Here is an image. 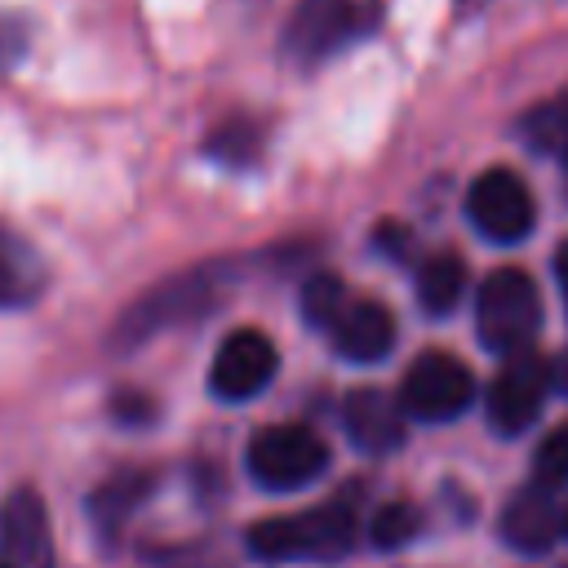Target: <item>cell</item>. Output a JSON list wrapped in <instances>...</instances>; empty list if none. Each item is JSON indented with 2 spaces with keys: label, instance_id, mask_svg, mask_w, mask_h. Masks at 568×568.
<instances>
[{
  "label": "cell",
  "instance_id": "cb8c5ba5",
  "mask_svg": "<svg viewBox=\"0 0 568 568\" xmlns=\"http://www.w3.org/2000/svg\"><path fill=\"white\" fill-rule=\"evenodd\" d=\"M373 244H377L382 253H390V257H399V262H404V257H408V248H413V235H408L399 222H382V226H377V235H373Z\"/></svg>",
  "mask_w": 568,
  "mask_h": 568
},
{
  "label": "cell",
  "instance_id": "d4e9b609",
  "mask_svg": "<svg viewBox=\"0 0 568 568\" xmlns=\"http://www.w3.org/2000/svg\"><path fill=\"white\" fill-rule=\"evenodd\" d=\"M546 373H550V390L568 399V346H564V351H555V355L546 359Z\"/></svg>",
  "mask_w": 568,
  "mask_h": 568
},
{
  "label": "cell",
  "instance_id": "277c9868",
  "mask_svg": "<svg viewBox=\"0 0 568 568\" xmlns=\"http://www.w3.org/2000/svg\"><path fill=\"white\" fill-rule=\"evenodd\" d=\"M541 328V293L528 271L501 266L475 293V333L493 355H519Z\"/></svg>",
  "mask_w": 568,
  "mask_h": 568
},
{
  "label": "cell",
  "instance_id": "6da1fadb",
  "mask_svg": "<svg viewBox=\"0 0 568 568\" xmlns=\"http://www.w3.org/2000/svg\"><path fill=\"white\" fill-rule=\"evenodd\" d=\"M248 555L266 564H328L355 546V501L333 497L324 506L262 519L244 532Z\"/></svg>",
  "mask_w": 568,
  "mask_h": 568
},
{
  "label": "cell",
  "instance_id": "ac0fdd59",
  "mask_svg": "<svg viewBox=\"0 0 568 568\" xmlns=\"http://www.w3.org/2000/svg\"><path fill=\"white\" fill-rule=\"evenodd\" d=\"M204 151L217 160V164H231V169H248L257 164V151H262V129L253 120H231V124H217L204 142Z\"/></svg>",
  "mask_w": 568,
  "mask_h": 568
},
{
  "label": "cell",
  "instance_id": "4316f807",
  "mask_svg": "<svg viewBox=\"0 0 568 568\" xmlns=\"http://www.w3.org/2000/svg\"><path fill=\"white\" fill-rule=\"evenodd\" d=\"M564 537H568V510H564Z\"/></svg>",
  "mask_w": 568,
  "mask_h": 568
},
{
  "label": "cell",
  "instance_id": "ba28073f",
  "mask_svg": "<svg viewBox=\"0 0 568 568\" xmlns=\"http://www.w3.org/2000/svg\"><path fill=\"white\" fill-rule=\"evenodd\" d=\"M280 368V351L262 328H235L222 337L209 364V390L226 404H244L271 386Z\"/></svg>",
  "mask_w": 568,
  "mask_h": 568
},
{
  "label": "cell",
  "instance_id": "7402d4cb",
  "mask_svg": "<svg viewBox=\"0 0 568 568\" xmlns=\"http://www.w3.org/2000/svg\"><path fill=\"white\" fill-rule=\"evenodd\" d=\"M31 49V27L22 13L13 9H0V75H9Z\"/></svg>",
  "mask_w": 568,
  "mask_h": 568
},
{
  "label": "cell",
  "instance_id": "8fae6325",
  "mask_svg": "<svg viewBox=\"0 0 568 568\" xmlns=\"http://www.w3.org/2000/svg\"><path fill=\"white\" fill-rule=\"evenodd\" d=\"M333 351L351 364H377L395 346V315L373 297H346L337 320L324 328Z\"/></svg>",
  "mask_w": 568,
  "mask_h": 568
},
{
  "label": "cell",
  "instance_id": "7c38bea8",
  "mask_svg": "<svg viewBox=\"0 0 568 568\" xmlns=\"http://www.w3.org/2000/svg\"><path fill=\"white\" fill-rule=\"evenodd\" d=\"M501 541L519 555H546L564 537V510L550 501V484H528L501 506Z\"/></svg>",
  "mask_w": 568,
  "mask_h": 568
},
{
  "label": "cell",
  "instance_id": "ffe728a7",
  "mask_svg": "<svg viewBox=\"0 0 568 568\" xmlns=\"http://www.w3.org/2000/svg\"><path fill=\"white\" fill-rule=\"evenodd\" d=\"M346 284L337 280V275H328V271H320V275H311L306 284H302V320L311 324V328H328L333 320H337V311L346 306Z\"/></svg>",
  "mask_w": 568,
  "mask_h": 568
},
{
  "label": "cell",
  "instance_id": "2e32d148",
  "mask_svg": "<svg viewBox=\"0 0 568 568\" xmlns=\"http://www.w3.org/2000/svg\"><path fill=\"white\" fill-rule=\"evenodd\" d=\"M413 288H417V306L426 315H448L457 302H462V288H466V266L457 253H430L417 262V275H413Z\"/></svg>",
  "mask_w": 568,
  "mask_h": 568
},
{
  "label": "cell",
  "instance_id": "4fadbf2b",
  "mask_svg": "<svg viewBox=\"0 0 568 568\" xmlns=\"http://www.w3.org/2000/svg\"><path fill=\"white\" fill-rule=\"evenodd\" d=\"M342 430L359 453H395L404 444V408L399 399L364 386L342 399Z\"/></svg>",
  "mask_w": 568,
  "mask_h": 568
},
{
  "label": "cell",
  "instance_id": "484cf974",
  "mask_svg": "<svg viewBox=\"0 0 568 568\" xmlns=\"http://www.w3.org/2000/svg\"><path fill=\"white\" fill-rule=\"evenodd\" d=\"M555 280H559V293H564V302H568V240L555 248Z\"/></svg>",
  "mask_w": 568,
  "mask_h": 568
},
{
  "label": "cell",
  "instance_id": "e0dca14e",
  "mask_svg": "<svg viewBox=\"0 0 568 568\" xmlns=\"http://www.w3.org/2000/svg\"><path fill=\"white\" fill-rule=\"evenodd\" d=\"M519 138L537 151V155H550L568 169V93L555 98V102H541L532 106L524 120H519Z\"/></svg>",
  "mask_w": 568,
  "mask_h": 568
},
{
  "label": "cell",
  "instance_id": "603a6c76",
  "mask_svg": "<svg viewBox=\"0 0 568 568\" xmlns=\"http://www.w3.org/2000/svg\"><path fill=\"white\" fill-rule=\"evenodd\" d=\"M111 417L124 426H142L155 417V399L142 390H120V395H111Z\"/></svg>",
  "mask_w": 568,
  "mask_h": 568
},
{
  "label": "cell",
  "instance_id": "f1b7e54d",
  "mask_svg": "<svg viewBox=\"0 0 568 568\" xmlns=\"http://www.w3.org/2000/svg\"><path fill=\"white\" fill-rule=\"evenodd\" d=\"M564 568H568V564H564Z\"/></svg>",
  "mask_w": 568,
  "mask_h": 568
},
{
  "label": "cell",
  "instance_id": "d6986e66",
  "mask_svg": "<svg viewBox=\"0 0 568 568\" xmlns=\"http://www.w3.org/2000/svg\"><path fill=\"white\" fill-rule=\"evenodd\" d=\"M417 532H422V515H417V506H408V501H386V506H377L373 519H368V537H373L377 550H399V546H408Z\"/></svg>",
  "mask_w": 568,
  "mask_h": 568
},
{
  "label": "cell",
  "instance_id": "8992f818",
  "mask_svg": "<svg viewBox=\"0 0 568 568\" xmlns=\"http://www.w3.org/2000/svg\"><path fill=\"white\" fill-rule=\"evenodd\" d=\"M475 373L448 355V351H426L408 364L404 382H399V408L413 422L439 426V422H457L470 404H475Z\"/></svg>",
  "mask_w": 568,
  "mask_h": 568
},
{
  "label": "cell",
  "instance_id": "3957f363",
  "mask_svg": "<svg viewBox=\"0 0 568 568\" xmlns=\"http://www.w3.org/2000/svg\"><path fill=\"white\" fill-rule=\"evenodd\" d=\"M217 288H222V266H200V271H186V275H169L164 284H155L151 293H142L111 328V346L129 351V346H142L151 342L155 333L173 328V324H186L204 311L217 306Z\"/></svg>",
  "mask_w": 568,
  "mask_h": 568
},
{
  "label": "cell",
  "instance_id": "30bf717a",
  "mask_svg": "<svg viewBox=\"0 0 568 568\" xmlns=\"http://www.w3.org/2000/svg\"><path fill=\"white\" fill-rule=\"evenodd\" d=\"M0 559L9 568H53V528L36 488H13L0 506Z\"/></svg>",
  "mask_w": 568,
  "mask_h": 568
},
{
  "label": "cell",
  "instance_id": "5bb4252c",
  "mask_svg": "<svg viewBox=\"0 0 568 568\" xmlns=\"http://www.w3.org/2000/svg\"><path fill=\"white\" fill-rule=\"evenodd\" d=\"M151 488H155V475L151 470H120L106 484H98L93 497H89V524H93V532L102 541H115L120 528L133 519V510L151 497Z\"/></svg>",
  "mask_w": 568,
  "mask_h": 568
},
{
  "label": "cell",
  "instance_id": "83f0119b",
  "mask_svg": "<svg viewBox=\"0 0 568 568\" xmlns=\"http://www.w3.org/2000/svg\"><path fill=\"white\" fill-rule=\"evenodd\" d=\"M0 568H9V564H4V559H0Z\"/></svg>",
  "mask_w": 568,
  "mask_h": 568
},
{
  "label": "cell",
  "instance_id": "52a82bcc",
  "mask_svg": "<svg viewBox=\"0 0 568 568\" xmlns=\"http://www.w3.org/2000/svg\"><path fill=\"white\" fill-rule=\"evenodd\" d=\"M466 217L470 226L493 240V244H519L532 235V222H537V209H532V195L524 186L519 173L510 169H484L470 186H466Z\"/></svg>",
  "mask_w": 568,
  "mask_h": 568
},
{
  "label": "cell",
  "instance_id": "44dd1931",
  "mask_svg": "<svg viewBox=\"0 0 568 568\" xmlns=\"http://www.w3.org/2000/svg\"><path fill=\"white\" fill-rule=\"evenodd\" d=\"M532 475H537V484H550V488L568 484V422H559V426L537 444V453H532Z\"/></svg>",
  "mask_w": 568,
  "mask_h": 568
},
{
  "label": "cell",
  "instance_id": "9c48e42d",
  "mask_svg": "<svg viewBox=\"0 0 568 568\" xmlns=\"http://www.w3.org/2000/svg\"><path fill=\"white\" fill-rule=\"evenodd\" d=\"M546 390H550V373L541 359H532L528 351L519 355H506V364L497 368V377L488 382L484 390V417L497 435H524L541 404H546Z\"/></svg>",
  "mask_w": 568,
  "mask_h": 568
},
{
  "label": "cell",
  "instance_id": "7a4b0ae2",
  "mask_svg": "<svg viewBox=\"0 0 568 568\" xmlns=\"http://www.w3.org/2000/svg\"><path fill=\"white\" fill-rule=\"evenodd\" d=\"M382 27V0H297L280 49L297 67H320Z\"/></svg>",
  "mask_w": 568,
  "mask_h": 568
},
{
  "label": "cell",
  "instance_id": "5b68a950",
  "mask_svg": "<svg viewBox=\"0 0 568 568\" xmlns=\"http://www.w3.org/2000/svg\"><path fill=\"white\" fill-rule=\"evenodd\" d=\"M244 470L266 493L306 488L328 470V444L302 422H275L248 439Z\"/></svg>",
  "mask_w": 568,
  "mask_h": 568
},
{
  "label": "cell",
  "instance_id": "9a60e30c",
  "mask_svg": "<svg viewBox=\"0 0 568 568\" xmlns=\"http://www.w3.org/2000/svg\"><path fill=\"white\" fill-rule=\"evenodd\" d=\"M44 293V262L40 253L0 222V311L31 306Z\"/></svg>",
  "mask_w": 568,
  "mask_h": 568
}]
</instances>
